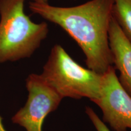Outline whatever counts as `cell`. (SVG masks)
Here are the masks:
<instances>
[{
    "label": "cell",
    "mask_w": 131,
    "mask_h": 131,
    "mask_svg": "<svg viewBox=\"0 0 131 131\" xmlns=\"http://www.w3.org/2000/svg\"><path fill=\"white\" fill-rule=\"evenodd\" d=\"M109 43L113 66L119 72V83L131 96V42L114 18L109 27Z\"/></svg>",
    "instance_id": "8992f818"
},
{
    "label": "cell",
    "mask_w": 131,
    "mask_h": 131,
    "mask_svg": "<svg viewBox=\"0 0 131 131\" xmlns=\"http://www.w3.org/2000/svg\"><path fill=\"white\" fill-rule=\"evenodd\" d=\"M25 0H0V64L28 58L46 38V23H36L24 12Z\"/></svg>",
    "instance_id": "7a4b0ae2"
},
{
    "label": "cell",
    "mask_w": 131,
    "mask_h": 131,
    "mask_svg": "<svg viewBox=\"0 0 131 131\" xmlns=\"http://www.w3.org/2000/svg\"><path fill=\"white\" fill-rule=\"evenodd\" d=\"M40 75L63 98L94 102L100 95L103 74L79 64L60 45L52 48Z\"/></svg>",
    "instance_id": "3957f363"
},
{
    "label": "cell",
    "mask_w": 131,
    "mask_h": 131,
    "mask_svg": "<svg viewBox=\"0 0 131 131\" xmlns=\"http://www.w3.org/2000/svg\"><path fill=\"white\" fill-rule=\"evenodd\" d=\"M113 18L131 42V0H114Z\"/></svg>",
    "instance_id": "52a82bcc"
},
{
    "label": "cell",
    "mask_w": 131,
    "mask_h": 131,
    "mask_svg": "<svg viewBox=\"0 0 131 131\" xmlns=\"http://www.w3.org/2000/svg\"><path fill=\"white\" fill-rule=\"evenodd\" d=\"M85 112L96 131H111L107 126L103 122L101 118L98 117L92 108L89 106H86L85 108Z\"/></svg>",
    "instance_id": "ba28073f"
},
{
    "label": "cell",
    "mask_w": 131,
    "mask_h": 131,
    "mask_svg": "<svg viewBox=\"0 0 131 131\" xmlns=\"http://www.w3.org/2000/svg\"><path fill=\"white\" fill-rule=\"evenodd\" d=\"M2 122H3V118L2 117L0 116V131H7L6 130V129L4 128Z\"/></svg>",
    "instance_id": "9c48e42d"
},
{
    "label": "cell",
    "mask_w": 131,
    "mask_h": 131,
    "mask_svg": "<svg viewBox=\"0 0 131 131\" xmlns=\"http://www.w3.org/2000/svg\"><path fill=\"white\" fill-rule=\"evenodd\" d=\"M28 98L25 105L13 116V123L26 131H42L44 121L58 109L63 98L49 86L40 74L31 73L26 80Z\"/></svg>",
    "instance_id": "277c9868"
},
{
    "label": "cell",
    "mask_w": 131,
    "mask_h": 131,
    "mask_svg": "<svg viewBox=\"0 0 131 131\" xmlns=\"http://www.w3.org/2000/svg\"><path fill=\"white\" fill-rule=\"evenodd\" d=\"M49 0H32V1L37 3H48Z\"/></svg>",
    "instance_id": "30bf717a"
},
{
    "label": "cell",
    "mask_w": 131,
    "mask_h": 131,
    "mask_svg": "<svg viewBox=\"0 0 131 131\" xmlns=\"http://www.w3.org/2000/svg\"><path fill=\"white\" fill-rule=\"evenodd\" d=\"M114 0H90L73 7H58L31 1L29 7L63 29L84 54L88 69L103 74L113 66L109 30Z\"/></svg>",
    "instance_id": "6da1fadb"
},
{
    "label": "cell",
    "mask_w": 131,
    "mask_h": 131,
    "mask_svg": "<svg viewBox=\"0 0 131 131\" xmlns=\"http://www.w3.org/2000/svg\"><path fill=\"white\" fill-rule=\"evenodd\" d=\"M93 103L101 109L103 122L112 130H131V96L119 83L114 66L103 74L100 95Z\"/></svg>",
    "instance_id": "5b68a950"
}]
</instances>
